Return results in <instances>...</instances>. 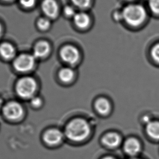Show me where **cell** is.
I'll use <instances>...</instances> for the list:
<instances>
[{
    "label": "cell",
    "instance_id": "cell-1",
    "mask_svg": "<svg viewBox=\"0 0 159 159\" xmlns=\"http://www.w3.org/2000/svg\"><path fill=\"white\" fill-rule=\"evenodd\" d=\"M65 137L76 143L84 142L89 139L92 132L91 124L84 118L77 117L67 123L64 131Z\"/></svg>",
    "mask_w": 159,
    "mask_h": 159
},
{
    "label": "cell",
    "instance_id": "cell-2",
    "mask_svg": "<svg viewBox=\"0 0 159 159\" xmlns=\"http://www.w3.org/2000/svg\"><path fill=\"white\" fill-rule=\"evenodd\" d=\"M123 20L126 24L133 27L141 25L147 17V12L143 6L137 3H131L122 11Z\"/></svg>",
    "mask_w": 159,
    "mask_h": 159
},
{
    "label": "cell",
    "instance_id": "cell-3",
    "mask_svg": "<svg viewBox=\"0 0 159 159\" xmlns=\"http://www.w3.org/2000/svg\"><path fill=\"white\" fill-rule=\"evenodd\" d=\"M37 87V81L33 77H22L16 84V93L22 99L30 100L35 96Z\"/></svg>",
    "mask_w": 159,
    "mask_h": 159
},
{
    "label": "cell",
    "instance_id": "cell-4",
    "mask_svg": "<svg viewBox=\"0 0 159 159\" xmlns=\"http://www.w3.org/2000/svg\"><path fill=\"white\" fill-rule=\"evenodd\" d=\"M5 117L10 120H18L22 118L24 109L22 105L16 101H11L5 104L2 109Z\"/></svg>",
    "mask_w": 159,
    "mask_h": 159
},
{
    "label": "cell",
    "instance_id": "cell-5",
    "mask_svg": "<svg viewBox=\"0 0 159 159\" xmlns=\"http://www.w3.org/2000/svg\"><path fill=\"white\" fill-rule=\"evenodd\" d=\"M35 57L32 55L23 54L16 58L13 66L16 70L25 73L31 70L35 64Z\"/></svg>",
    "mask_w": 159,
    "mask_h": 159
},
{
    "label": "cell",
    "instance_id": "cell-6",
    "mask_svg": "<svg viewBox=\"0 0 159 159\" xmlns=\"http://www.w3.org/2000/svg\"><path fill=\"white\" fill-rule=\"evenodd\" d=\"M62 60L67 64L74 66L77 64L80 58V52L76 47L68 45L64 46L60 52Z\"/></svg>",
    "mask_w": 159,
    "mask_h": 159
},
{
    "label": "cell",
    "instance_id": "cell-7",
    "mask_svg": "<svg viewBox=\"0 0 159 159\" xmlns=\"http://www.w3.org/2000/svg\"><path fill=\"white\" fill-rule=\"evenodd\" d=\"M123 149L124 152L130 157H135L142 152V145L136 137H129L123 142Z\"/></svg>",
    "mask_w": 159,
    "mask_h": 159
},
{
    "label": "cell",
    "instance_id": "cell-8",
    "mask_svg": "<svg viewBox=\"0 0 159 159\" xmlns=\"http://www.w3.org/2000/svg\"><path fill=\"white\" fill-rule=\"evenodd\" d=\"M65 135L64 132L57 128H51L47 130L43 135V140L47 145L57 146L63 141Z\"/></svg>",
    "mask_w": 159,
    "mask_h": 159
},
{
    "label": "cell",
    "instance_id": "cell-9",
    "mask_svg": "<svg viewBox=\"0 0 159 159\" xmlns=\"http://www.w3.org/2000/svg\"><path fill=\"white\" fill-rule=\"evenodd\" d=\"M102 145L108 148H116L122 143V137L116 131H108L104 134L101 139Z\"/></svg>",
    "mask_w": 159,
    "mask_h": 159
},
{
    "label": "cell",
    "instance_id": "cell-10",
    "mask_svg": "<svg viewBox=\"0 0 159 159\" xmlns=\"http://www.w3.org/2000/svg\"><path fill=\"white\" fill-rule=\"evenodd\" d=\"M94 108L99 115L102 116H107L111 112L112 106L110 100L107 98L100 97L95 100L94 102Z\"/></svg>",
    "mask_w": 159,
    "mask_h": 159
},
{
    "label": "cell",
    "instance_id": "cell-11",
    "mask_svg": "<svg viewBox=\"0 0 159 159\" xmlns=\"http://www.w3.org/2000/svg\"><path fill=\"white\" fill-rule=\"evenodd\" d=\"M146 134L151 139L159 141V120H151L146 124Z\"/></svg>",
    "mask_w": 159,
    "mask_h": 159
},
{
    "label": "cell",
    "instance_id": "cell-12",
    "mask_svg": "<svg viewBox=\"0 0 159 159\" xmlns=\"http://www.w3.org/2000/svg\"><path fill=\"white\" fill-rule=\"evenodd\" d=\"M42 7L44 13L50 18H55L57 16L58 6L55 0H44Z\"/></svg>",
    "mask_w": 159,
    "mask_h": 159
},
{
    "label": "cell",
    "instance_id": "cell-13",
    "mask_svg": "<svg viewBox=\"0 0 159 159\" xmlns=\"http://www.w3.org/2000/svg\"><path fill=\"white\" fill-rule=\"evenodd\" d=\"M73 21L76 26L81 29H85L89 26L91 18L88 14L84 11L76 13L73 17Z\"/></svg>",
    "mask_w": 159,
    "mask_h": 159
},
{
    "label": "cell",
    "instance_id": "cell-14",
    "mask_svg": "<svg viewBox=\"0 0 159 159\" xmlns=\"http://www.w3.org/2000/svg\"><path fill=\"white\" fill-rule=\"evenodd\" d=\"M50 50V47L49 43L45 41H41L35 45L33 56L35 58L44 57L49 53Z\"/></svg>",
    "mask_w": 159,
    "mask_h": 159
},
{
    "label": "cell",
    "instance_id": "cell-15",
    "mask_svg": "<svg viewBox=\"0 0 159 159\" xmlns=\"http://www.w3.org/2000/svg\"><path fill=\"white\" fill-rule=\"evenodd\" d=\"M75 71L70 67H65L60 70L58 77L60 80L65 84L70 83L75 77Z\"/></svg>",
    "mask_w": 159,
    "mask_h": 159
},
{
    "label": "cell",
    "instance_id": "cell-16",
    "mask_svg": "<svg viewBox=\"0 0 159 159\" xmlns=\"http://www.w3.org/2000/svg\"><path fill=\"white\" fill-rule=\"evenodd\" d=\"M0 54L5 59L9 60L15 56L16 50L12 45L6 43L0 45Z\"/></svg>",
    "mask_w": 159,
    "mask_h": 159
},
{
    "label": "cell",
    "instance_id": "cell-17",
    "mask_svg": "<svg viewBox=\"0 0 159 159\" xmlns=\"http://www.w3.org/2000/svg\"><path fill=\"white\" fill-rule=\"evenodd\" d=\"M75 7L81 9H87L91 3V0H71Z\"/></svg>",
    "mask_w": 159,
    "mask_h": 159
},
{
    "label": "cell",
    "instance_id": "cell-18",
    "mask_svg": "<svg viewBox=\"0 0 159 159\" xmlns=\"http://www.w3.org/2000/svg\"><path fill=\"white\" fill-rule=\"evenodd\" d=\"M150 56L156 63L159 64V42L154 45L150 50Z\"/></svg>",
    "mask_w": 159,
    "mask_h": 159
},
{
    "label": "cell",
    "instance_id": "cell-19",
    "mask_svg": "<svg viewBox=\"0 0 159 159\" xmlns=\"http://www.w3.org/2000/svg\"><path fill=\"white\" fill-rule=\"evenodd\" d=\"M148 6L152 14L159 16V0H149Z\"/></svg>",
    "mask_w": 159,
    "mask_h": 159
},
{
    "label": "cell",
    "instance_id": "cell-20",
    "mask_svg": "<svg viewBox=\"0 0 159 159\" xmlns=\"http://www.w3.org/2000/svg\"><path fill=\"white\" fill-rule=\"evenodd\" d=\"M30 100V104L31 106L33 107L34 108H39L41 107L43 105V100L41 97L39 96H34V97L32 98Z\"/></svg>",
    "mask_w": 159,
    "mask_h": 159
},
{
    "label": "cell",
    "instance_id": "cell-21",
    "mask_svg": "<svg viewBox=\"0 0 159 159\" xmlns=\"http://www.w3.org/2000/svg\"><path fill=\"white\" fill-rule=\"evenodd\" d=\"M38 26L42 30H46L50 26V22L49 20L45 18H41L38 21Z\"/></svg>",
    "mask_w": 159,
    "mask_h": 159
},
{
    "label": "cell",
    "instance_id": "cell-22",
    "mask_svg": "<svg viewBox=\"0 0 159 159\" xmlns=\"http://www.w3.org/2000/svg\"><path fill=\"white\" fill-rule=\"evenodd\" d=\"M64 14L66 16H67L68 17H74L75 14H76V12L75 11V10L74 7L70 6H66V7L64 8Z\"/></svg>",
    "mask_w": 159,
    "mask_h": 159
},
{
    "label": "cell",
    "instance_id": "cell-23",
    "mask_svg": "<svg viewBox=\"0 0 159 159\" xmlns=\"http://www.w3.org/2000/svg\"><path fill=\"white\" fill-rule=\"evenodd\" d=\"M21 4L26 8H31L35 5V0H20Z\"/></svg>",
    "mask_w": 159,
    "mask_h": 159
},
{
    "label": "cell",
    "instance_id": "cell-24",
    "mask_svg": "<svg viewBox=\"0 0 159 159\" xmlns=\"http://www.w3.org/2000/svg\"><path fill=\"white\" fill-rule=\"evenodd\" d=\"M113 18L116 21H120L123 20V16H122V12L121 11H115L113 14Z\"/></svg>",
    "mask_w": 159,
    "mask_h": 159
},
{
    "label": "cell",
    "instance_id": "cell-25",
    "mask_svg": "<svg viewBox=\"0 0 159 159\" xmlns=\"http://www.w3.org/2000/svg\"><path fill=\"white\" fill-rule=\"evenodd\" d=\"M4 105L5 104H3V100L1 98H0V111H2Z\"/></svg>",
    "mask_w": 159,
    "mask_h": 159
},
{
    "label": "cell",
    "instance_id": "cell-26",
    "mask_svg": "<svg viewBox=\"0 0 159 159\" xmlns=\"http://www.w3.org/2000/svg\"><path fill=\"white\" fill-rule=\"evenodd\" d=\"M101 159H117L115 157H112V156H105L103 157H102Z\"/></svg>",
    "mask_w": 159,
    "mask_h": 159
},
{
    "label": "cell",
    "instance_id": "cell-27",
    "mask_svg": "<svg viewBox=\"0 0 159 159\" xmlns=\"http://www.w3.org/2000/svg\"><path fill=\"white\" fill-rule=\"evenodd\" d=\"M129 159H142L141 158H139L138 157H130Z\"/></svg>",
    "mask_w": 159,
    "mask_h": 159
},
{
    "label": "cell",
    "instance_id": "cell-28",
    "mask_svg": "<svg viewBox=\"0 0 159 159\" xmlns=\"http://www.w3.org/2000/svg\"><path fill=\"white\" fill-rule=\"evenodd\" d=\"M1 32H2V27H1V25L0 24V35L1 34Z\"/></svg>",
    "mask_w": 159,
    "mask_h": 159
},
{
    "label": "cell",
    "instance_id": "cell-29",
    "mask_svg": "<svg viewBox=\"0 0 159 159\" xmlns=\"http://www.w3.org/2000/svg\"><path fill=\"white\" fill-rule=\"evenodd\" d=\"M3 1H11V0H3Z\"/></svg>",
    "mask_w": 159,
    "mask_h": 159
},
{
    "label": "cell",
    "instance_id": "cell-30",
    "mask_svg": "<svg viewBox=\"0 0 159 159\" xmlns=\"http://www.w3.org/2000/svg\"><path fill=\"white\" fill-rule=\"evenodd\" d=\"M126 1H132L133 0H126Z\"/></svg>",
    "mask_w": 159,
    "mask_h": 159
}]
</instances>
